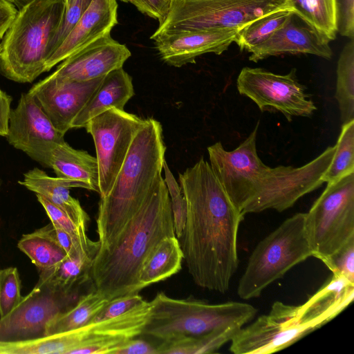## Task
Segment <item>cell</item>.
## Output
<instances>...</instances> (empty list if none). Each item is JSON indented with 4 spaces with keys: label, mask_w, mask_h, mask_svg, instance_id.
Instances as JSON below:
<instances>
[{
    "label": "cell",
    "mask_w": 354,
    "mask_h": 354,
    "mask_svg": "<svg viewBox=\"0 0 354 354\" xmlns=\"http://www.w3.org/2000/svg\"><path fill=\"white\" fill-rule=\"evenodd\" d=\"M187 205L180 244L194 283L225 293L239 266L238 232L243 216L201 157L178 176Z\"/></svg>",
    "instance_id": "obj_1"
},
{
    "label": "cell",
    "mask_w": 354,
    "mask_h": 354,
    "mask_svg": "<svg viewBox=\"0 0 354 354\" xmlns=\"http://www.w3.org/2000/svg\"><path fill=\"white\" fill-rule=\"evenodd\" d=\"M259 122L249 136L232 151L221 142L207 147L209 165L232 202L244 216L268 209L283 212L324 183L323 176L336 147L300 167H270L257 154Z\"/></svg>",
    "instance_id": "obj_2"
},
{
    "label": "cell",
    "mask_w": 354,
    "mask_h": 354,
    "mask_svg": "<svg viewBox=\"0 0 354 354\" xmlns=\"http://www.w3.org/2000/svg\"><path fill=\"white\" fill-rule=\"evenodd\" d=\"M176 236L170 198L162 175L114 242L97 251L90 270L95 289L106 299L139 292L146 258L165 237Z\"/></svg>",
    "instance_id": "obj_3"
},
{
    "label": "cell",
    "mask_w": 354,
    "mask_h": 354,
    "mask_svg": "<svg viewBox=\"0 0 354 354\" xmlns=\"http://www.w3.org/2000/svg\"><path fill=\"white\" fill-rule=\"evenodd\" d=\"M166 147L161 124L145 119L108 194L100 198L96 219L99 250L109 247L138 211L161 176Z\"/></svg>",
    "instance_id": "obj_4"
},
{
    "label": "cell",
    "mask_w": 354,
    "mask_h": 354,
    "mask_svg": "<svg viewBox=\"0 0 354 354\" xmlns=\"http://www.w3.org/2000/svg\"><path fill=\"white\" fill-rule=\"evenodd\" d=\"M64 8V0H34L18 10L0 41V71L4 77L30 83L45 72Z\"/></svg>",
    "instance_id": "obj_5"
},
{
    "label": "cell",
    "mask_w": 354,
    "mask_h": 354,
    "mask_svg": "<svg viewBox=\"0 0 354 354\" xmlns=\"http://www.w3.org/2000/svg\"><path fill=\"white\" fill-rule=\"evenodd\" d=\"M149 319L142 335L161 342L198 337L214 330L242 328L254 319L257 309L239 301L209 304L192 297L176 299L163 292L151 301Z\"/></svg>",
    "instance_id": "obj_6"
},
{
    "label": "cell",
    "mask_w": 354,
    "mask_h": 354,
    "mask_svg": "<svg viewBox=\"0 0 354 354\" xmlns=\"http://www.w3.org/2000/svg\"><path fill=\"white\" fill-rule=\"evenodd\" d=\"M313 255L306 230V213L286 219L255 247L238 286V296L257 298L276 280Z\"/></svg>",
    "instance_id": "obj_7"
},
{
    "label": "cell",
    "mask_w": 354,
    "mask_h": 354,
    "mask_svg": "<svg viewBox=\"0 0 354 354\" xmlns=\"http://www.w3.org/2000/svg\"><path fill=\"white\" fill-rule=\"evenodd\" d=\"M291 8L288 0H171L154 32L168 30L240 28L276 10Z\"/></svg>",
    "instance_id": "obj_8"
},
{
    "label": "cell",
    "mask_w": 354,
    "mask_h": 354,
    "mask_svg": "<svg viewBox=\"0 0 354 354\" xmlns=\"http://www.w3.org/2000/svg\"><path fill=\"white\" fill-rule=\"evenodd\" d=\"M313 257L324 261L354 239V173L328 183L306 213Z\"/></svg>",
    "instance_id": "obj_9"
},
{
    "label": "cell",
    "mask_w": 354,
    "mask_h": 354,
    "mask_svg": "<svg viewBox=\"0 0 354 354\" xmlns=\"http://www.w3.org/2000/svg\"><path fill=\"white\" fill-rule=\"evenodd\" d=\"M319 328L304 312L301 306L276 301L267 315L242 327L230 341L234 354H269L295 343Z\"/></svg>",
    "instance_id": "obj_10"
},
{
    "label": "cell",
    "mask_w": 354,
    "mask_h": 354,
    "mask_svg": "<svg viewBox=\"0 0 354 354\" xmlns=\"http://www.w3.org/2000/svg\"><path fill=\"white\" fill-rule=\"evenodd\" d=\"M236 88L261 111H279L288 121L292 117H310L317 110L306 86L298 81L295 68L279 75L262 68L244 67L236 79Z\"/></svg>",
    "instance_id": "obj_11"
},
{
    "label": "cell",
    "mask_w": 354,
    "mask_h": 354,
    "mask_svg": "<svg viewBox=\"0 0 354 354\" xmlns=\"http://www.w3.org/2000/svg\"><path fill=\"white\" fill-rule=\"evenodd\" d=\"M145 120L124 110L111 109L93 118L84 126L95 144L100 198L110 192Z\"/></svg>",
    "instance_id": "obj_12"
},
{
    "label": "cell",
    "mask_w": 354,
    "mask_h": 354,
    "mask_svg": "<svg viewBox=\"0 0 354 354\" xmlns=\"http://www.w3.org/2000/svg\"><path fill=\"white\" fill-rule=\"evenodd\" d=\"M74 295L37 283L8 315L0 317V342H11L45 336L47 324L67 310Z\"/></svg>",
    "instance_id": "obj_13"
},
{
    "label": "cell",
    "mask_w": 354,
    "mask_h": 354,
    "mask_svg": "<svg viewBox=\"0 0 354 354\" xmlns=\"http://www.w3.org/2000/svg\"><path fill=\"white\" fill-rule=\"evenodd\" d=\"M64 136L34 97L28 92L21 94L17 106L10 112L6 136L9 144L41 166L49 167L51 151L56 144L65 142Z\"/></svg>",
    "instance_id": "obj_14"
},
{
    "label": "cell",
    "mask_w": 354,
    "mask_h": 354,
    "mask_svg": "<svg viewBox=\"0 0 354 354\" xmlns=\"http://www.w3.org/2000/svg\"><path fill=\"white\" fill-rule=\"evenodd\" d=\"M104 77L89 81H75L50 74L29 91L53 125L64 134L88 101Z\"/></svg>",
    "instance_id": "obj_15"
},
{
    "label": "cell",
    "mask_w": 354,
    "mask_h": 354,
    "mask_svg": "<svg viewBox=\"0 0 354 354\" xmlns=\"http://www.w3.org/2000/svg\"><path fill=\"white\" fill-rule=\"evenodd\" d=\"M240 30H168L153 32L150 39L161 59L169 66L179 68L194 64L198 57L206 53L222 54L234 42Z\"/></svg>",
    "instance_id": "obj_16"
},
{
    "label": "cell",
    "mask_w": 354,
    "mask_h": 354,
    "mask_svg": "<svg viewBox=\"0 0 354 354\" xmlns=\"http://www.w3.org/2000/svg\"><path fill=\"white\" fill-rule=\"evenodd\" d=\"M151 301L121 315L84 326V342L71 354L113 353L129 340L142 334L151 314Z\"/></svg>",
    "instance_id": "obj_17"
},
{
    "label": "cell",
    "mask_w": 354,
    "mask_h": 354,
    "mask_svg": "<svg viewBox=\"0 0 354 354\" xmlns=\"http://www.w3.org/2000/svg\"><path fill=\"white\" fill-rule=\"evenodd\" d=\"M131 55L127 46L109 34L64 59L52 74L63 79L89 81L122 68Z\"/></svg>",
    "instance_id": "obj_18"
},
{
    "label": "cell",
    "mask_w": 354,
    "mask_h": 354,
    "mask_svg": "<svg viewBox=\"0 0 354 354\" xmlns=\"http://www.w3.org/2000/svg\"><path fill=\"white\" fill-rule=\"evenodd\" d=\"M116 0H92L73 30L48 57L45 72L98 39L118 24Z\"/></svg>",
    "instance_id": "obj_19"
},
{
    "label": "cell",
    "mask_w": 354,
    "mask_h": 354,
    "mask_svg": "<svg viewBox=\"0 0 354 354\" xmlns=\"http://www.w3.org/2000/svg\"><path fill=\"white\" fill-rule=\"evenodd\" d=\"M295 15L267 40L254 47L249 59L257 62L272 56L284 54H310L330 59L333 51L329 42L307 25L295 21Z\"/></svg>",
    "instance_id": "obj_20"
},
{
    "label": "cell",
    "mask_w": 354,
    "mask_h": 354,
    "mask_svg": "<svg viewBox=\"0 0 354 354\" xmlns=\"http://www.w3.org/2000/svg\"><path fill=\"white\" fill-rule=\"evenodd\" d=\"M36 195H39L66 213L77 224L86 227L88 216L80 202L69 192L71 187L84 186L75 181L48 176L44 171L37 167L24 174L23 180L18 182Z\"/></svg>",
    "instance_id": "obj_21"
},
{
    "label": "cell",
    "mask_w": 354,
    "mask_h": 354,
    "mask_svg": "<svg viewBox=\"0 0 354 354\" xmlns=\"http://www.w3.org/2000/svg\"><path fill=\"white\" fill-rule=\"evenodd\" d=\"M133 95L132 78L123 68L110 72L75 117L71 129L84 127L91 119L109 109L124 110Z\"/></svg>",
    "instance_id": "obj_22"
},
{
    "label": "cell",
    "mask_w": 354,
    "mask_h": 354,
    "mask_svg": "<svg viewBox=\"0 0 354 354\" xmlns=\"http://www.w3.org/2000/svg\"><path fill=\"white\" fill-rule=\"evenodd\" d=\"M49 167L57 178L78 182L84 189L99 194L97 159L87 151L75 149L66 142L56 144L51 151Z\"/></svg>",
    "instance_id": "obj_23"
},
{
    "label": "cell",
    "mask_w": 354,
    "mask_h": 354,
    "mask_svg": "<svg viewBox=\"0 0 354 354\" xmlns=\"http://www.w3.org/2000/svg\"><path fill=\"white\" fill-rule=\"evenodd\" d=\"M183 253L176 236L163 239L144 261L138 275L140 290L171 277L181 270Z\"/></svg>",
    "instance_id": "obj_24"
},
{
    "label": "cell",
    "mask_w": 354,
    "mask_h": 354,
    "mask_svg": "<svg viewBox=\"0 0 354 354\" xmlns=\"http://www.w3.org/2000/svg\"><path fill=\"white\" fill-rule=\"evenodd\" d=\"M93 258L83 252L67 256L54 267L39 271V283L67 295L90 277Z\"/></svg>",
    "instance_id": "obj_25"
},
{
    "label": "cell",
    "mask_w": 354,
    "mask_h": 354,
    "mask_svg": "<svg viewBox=\"0 0 354 354\" xmlns=\"http://www.w3.org/2000/svg\"><path fill=\"white\" fill-rule=\"evenodd\" d=\"M110 300L94 289L82 296L71 308L59 313L46 326V335L76 329L89 323Z\"/></svg>",
    "instance_id": "obj_26"
},
{
    "label": "cell",
    "mask_w": 354,
    "mask_h": 354,
    "mask_svg": "<svg viewBox=\"0 0 354 354\" xmlns=\"http://www.w3.org/2000/svg\"><path fill=\"white\" fill-rule=\"evenodd\" d=\"M295 16L330 42L337 35L335 0H288Z\"/></svg>",
    "instance_id": "obj_27"
},
{
    "label": "cell",
    "mask_w": 354,
    "mask_h": 354,
    "mask_svg": "<svg viewBox=\"0 0 354 354\" xmlns=\"http://www.w3.org/2000/svg\"><path fill=\"white\" fill-rule=\"evenodd\" d=\"M241 328H221L198 337H187L161 342L156 346L158 354H203L216 353L230 342Z\"/></svg>",
    "instance_id": "obj_28"
},
{
    "label": "cell",
    "mask_w": 354,
    "mask_h": 354,
    "mask_svg": "<svg viewBox=\"0 0 354 354\" xmlns=\"http://www.w3.org/2000/svg\"><path fill=\"white\" fill-rule=\"evenodd\" d=\"M336 99L342 124L354 120V39L343 47L337 64Z\"/></svg>",
    "instance_id": "obj_29"
},
{
    "label": "cell",
    "mask_w": 354,
    "mask_h": 354,
    "mask_svg": "<svg viewBox=\"0 0 354 354\" xmlns=\"http://www.w3.org/2000/svg\"><path fill=\"white\" fill-rule=\"evenodd\" d=\"M39 271L51 268L67 257L66 252L53 239L45 227L24 234L17 243Z\"/></svg>",
    "instance_id": "obj_30"
},
{
    "label": "cell",
    "mask_w": 354,
    "mask_h": 354,
    "mask_svg": "<svg viewBox=\"0 0 354 354\" xmlns=\"http://www.w3.org/2000/svg\"><path fill=\"white\" fill-rule=\"evenodd\" d=\"M294 15L291 8H286L266 15L241 29L234 42L241 50L250 52L267 40Z\"/></svg>",
    "instance_id": "obj_31"
},
{
    "label": "cell",
    "mask_w": 354,
    "mask_h": 354,
    "mask_svg": "<svg viewBox=\"0 0 354 354\" xmlns=\"http://www.w3.org/2000/svg\"><path fill=\"white\" fill-rule=\"evenodd\" d=\"M335 147L334 156L322 178L326 183L354 173V120L342 124Z\"/></svg>",
    "instance_id": "obj_32"
},
{
    "label": "cell",
    "mask_w": 354,
    "mask_h": 354,
    "mask_svg": "<svg viewBox=\"0 0 354 354\" xmlns=\"http://www.w3.org/2000/svg\"><path fill=\"white\" fill-rule=\"evenodd\" d=\"M52 223L59 226L68 233L83 250L94 258L100 248L98 241H91L87 236L86 228L77 224L66 213L39 195H36Z\"/></svg>",
    "instance_id": "obj_33"
},
{
    "label": "cell",
    "mask_w": 354,
    "mask_h": 354,
    "mask_svg": "<svg viewBox=\"0 0 354 354\" xmlns=\"http://www.w3.org/2000/svg\"><path fill=\"white\" fill-rule=\"evenodd\" d=\"M164 181L170 198L173 223L176 236L180 239L187 217V205L180 186L178 185L166 160L163 164Z\"/></svg>",
    "instance_id": "obj_34"
},
{
    "label": "cell",
    "mask_w": 354,
    "mask_h": 354,
    "mask_svg": "<svg viewBox=\"0 0 354 354\" xmlns=\"http://www.w3.org/2000/svg\"><path fill=\"white\" fill-rule=\"evenodd\" d=\"M21 279L15 267L0 269V317L11 312L20 302Z\"/></svg>",
    "instance_id": "obj_35"
},
{
    "label": "cell",
    "mask_w": 354,
    "mask_h": 354,
    "mask_svg": "<svg viewBox=\"0 0 354 354\" xmlns=\"http://www.w3.org/2000/svg\"><path fill=\"white\" fill-rule=\"evenodd\" d=\"M91 1L92 0H73L69 5L65 6L60 22L50 45L48 57L64 41Z\"/></svg>",
    "instance_id": "obj_36"
},
{
    "label": "cell",
    "mask_w": 354,
    "mask_h": 354,
    "mask_svg": "<svg viewBox=\"0 0 354 354\" xmlns=\"http://www.w3.org/2000/svg\"><path fill=\"white\" fill-rule=\"evenodd\" d=\"M335 274L354 283V239L323 261Z\"/></svg>",
    "instance_id": "obj_37"
},
{
    "label": "cell",
    "mask_w": 354,
    "mask_h": 354,
    "mask_svg": "<svg viewBox=\"0 0 354 354\" xmlns=\"http://www.w3.org/2000/svg\"><path fill=\"white\" fill-rule=\"evenodd\" d=\"M145 299L138 292L128 294L113 299L100 311L90 322L109 319L132 310L143 303Z\"/></svg>",
    "instance_id": "obj_38"
},
{
    "label": "cell",
    "mask_w": 354,
    "mask_h": 354,
    "mask_svg": "<svg viewBox=\"0 0 354 354\" xmlns=\"http://www.w3.org/2000/svg\"><path fill=\"white\" fill-rule=\"evenodd\" d=\"M337 32L354 39V0H335Z\"/></svg>",
    "instance_id": "obj_39"
},
{
    "label": "cell",
    "mask_w": 354,
    "mask_h": 354,
    "mask_svg": "<svg viewBox=\"0 0 354 354\" xmlns=\"http://www.w3.org/2000/svg\"><path fill=\"white\" fill-rule=\"evenodd\" d=\"M134 6L138 11L153 19L159 24L165 18L170 6L171 0H120Z\"/></svg>",
    "instance_id": "obj_40"
},
{
    "label": "cell",
    "mask_w": 354,
    "mask_h": 354,
    "mask_svg": "<svg viewBox=\"0 0 354 354\" xmlns=\"http://www.w3.org/2000/svg\"><path fill=\"white\" fill-rule=\"evenodd\" d=\"M115 354H158V350L147 341L135 337L127 342Z\"/></svg>",
    "instance_id": "obj_41"
},
{
    "label": "cell",
    "mask_w": 354,
    "mask_h": 354,
    "mask_svg": "<svg viewBox=\"0 0 354 354\" xmlns=\"http://www.w3.org/2000/svg\"><path fill=\"white\" fill-rule=\"evenodd\" d=\"M18 10L7 0H0V41L15 19Z\"/></svg>",
    "instance_id": "obj_42"
},
{
    "label": "cell",
    "mask_w": 354,
    "mask_h": 354,
    "mask_svg": "<svg viewBox=\"0 0 354 354\" xmlns=\"http://www.w3.org/2000/svg\"><path fill=\"white\" fill-rule=\"evenodd\" d=\"M12 97L0 89V136H6L8 132Z\"/></svg>",
    "instance_id": "obj_43"
},
{
    "label": "cell",
    "mask_w": 354,
    "mask_h": 354,
    "mask_svg": "<svg viewBox=\"0 0 354 354\" xmlns=\"http://www.w3.org/2000/svg\"><path fill=\"white\" fill-rule=\"evenodd\" d=\"M12 4H13L17 10L21 9L24 6H26L29 3L33 1L34 0H7Z\"/></svg>",
    "instance_id": "obj_44"
},
{
    "label": "cell",
    "mask_w": 354,
    "mask_h": 354,
    "mask_svg": "<svg viewBox=\"0 0 354 354\" xmlns=\"http://www.w3.org/2000/svg\"><path fill=\"white\" fill-rule=\"evenodd\" d=\"M73 0H64V3H65V6H68L69 5L71 2H72Z\"/></svg>",
    "instance_id": "obj_45"
},
{
    "label": "cell",
    "mask_w": 354,
    "mask_h": 354,
    "mask_svg": "<svg viewBox=\"0 0 354 354\" xmlns=\"http://www.w3.org/2000/svg\"><path fill=\"white\" fill-rule=\"evenodd\" d=\"M1 185H2V180H1V179L0 178V187H1Z\"/></svg>",
    "instance_id": "obj_46"
}]
</instances>
